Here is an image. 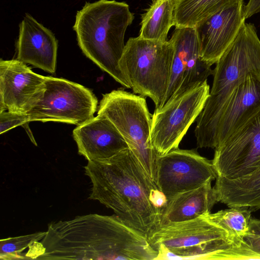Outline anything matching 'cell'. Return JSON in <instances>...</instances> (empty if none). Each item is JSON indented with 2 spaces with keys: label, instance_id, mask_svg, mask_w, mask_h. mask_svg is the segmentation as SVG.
<instances>
[{
  "label": "cell",
  "instance_id": "cell-25",
  "mask_svg": "<svg viewBox=\"0 0 260 260\" xmlns=\"http://www.w3.org/2000/svg\"><path fill=\"white\" fill-rule=\"evenodd\" d=\"M30 122L26 114H21L8 111L0 113V134L6 133L10 129L19 125L23 127Z\"/></svg>",
  "mask_w": 260,
  "mask_h": 260
},
{
  "label": "cell",
  "instance_id": "cell-14",
  "mask_svg": "<svg viewBox=\"0 0 260 260\" xmlns=\"http://www.w3.org/2000/svg\"><path fill=\"white\" fill-rule=\"evenodd\" d=\"M243 1L224 8L200 22L195 29L202 59L215 64L234 41L245 22Z\"/></svg>",
  "mask_w": 260,
  "mask_h": 260
},
{
  "label": "cell",
  "instance_id": "cell-19",
  "mask_svg": "<svg viewBox=\"0 0 260 260\" xmlns=\"http://www.w3.org/2000/svg\"><path fill=\"white\" fill-rule=\"evenodd\" d=\"M218 202L229 207L260 209V169L245 177L228 179L218 176L214 186Z\"/></svg>",
  "mask_w": 260,
  "mask_h": 260
},
{
  "label": "cell",
  "instance_id": "cell-6",
  "mask_svg": "<svg viewBox=\"0 0 260 260\" xmlns=\"http://www.w3.org/2000/svg\"><path fill=\"white\" fill-rule=\"evenodd\" d=\"M174 46L140 37L130 38L119 62L120 70L135 94L149 97L160 109L170 80Z\"/></svg>",
  "mask_w": 260,
  "mask_h": 260
},
{
  "label": "cell",
  "instance_id": "cell-26",
  "mask_svg": "<svg viewBox=\"0 0 260 260\" xmlns=\"http://www.w3.org/2000/svg\"><path fill=\"white\" fill-rule=\"evenodd\" d=\"M260 12V0H249L244 6V14L245 19Z\"/></svg>",
  "mask_w": 260,
  "mask_h": 260
},
{
  "label": "cell",
  "instance_id": "cell-5",
  "mask_svg": "<svg viewBox=\"0 0 260 260\" xmlns=\"http://www.w3.org/2000/svg\"><path fill=\"white\" fill-rule=\"evenodd\" d=\"M159 259H219L234 246L228 233L203 216L159 225L147 238Z\"/></svg>",
  "mask_w": 260,
  "mask_h": 260
},
{
  "label": "cell",
  "instance_id": "cell-9",
  "mask_svg": "<svg viewBox=\"0 0 260 260\" xmlns=\"http://www.w3.org/2000/svg\"><path fill=\"white\" fill-rule=\"evenodd\" d=\"M98 103L92 91L85 86L48 76L42 99L26 114L30 121H56L78 126L94 117Z\"/></svg>",
  "mask_w": 260,
  "mask_h": 260
},
{
  "label": "cell",
  "instance_id": "cell-2",
  "mask_svg": "<svg viewBox=\"0 0 260 260\" xmlns=\"http://www.w3.org/2000/svg\"><path fill=\"white\" fill-rule=\"evenodd\" d=\"M38 259L156 260L147 238L116 215L90 214L48 225Z\"/></svg>",
  "mask_w": 260,
  "mask_h": 260
},
{
  "label": "cell",
  "instance_id": "cell-24",
  "mask_svg": "<svg viewBox=\"0 0 260 260\" xmlns=\"http://www.w3.org/2000/svg\"><path fill=\"white\" fill-rule=\"evenodd\" d=\"M241 245L254 259H260V219L250 218L248 232Z\"/></svg>",
  "mask_w": 260,
  "mask_h": 260
},
{
  "label": "cell",
  "instance_id": "cell-8",
  "mask_svg": "<svg viewBox=\"0 0 260 260\" xmlns=\"http://www.w3.org/2000/svg\"><path fill=\"white\" fill-rule=\"evenodd\" d=\"M207 81L200 83L154 110L150 139L157 155L178 148L190 125L202 111L210 94Z\"/></svg>",
  "mask_w": 260,
  "mask_h": 260
},
{
  "label": "cell",
  "instance_id": "cell-13",
  "mask_svg": "<svg viewBox=\"0 0 260 260\" xmlns=\"http://www.w3.org/2000/svg\"><path fill=\"white\" fill-rule=\"evenodd\" d=\"M45 76L17 59L0 61V113L26 114L42 99Z\"/></svg>",
  "mask_w": 260,
  "mask_h": 260
},
{
  "label": "cell",
  "instance_id": "cell-3",
  "mask_svg": "<svg viewBox=\"0 0 260 260\" xmlns=\"http://www.w3.org/2000/svg\"><path fill=\"white\" fill-rule=\"evenodd\" d=\"M213 80L194 129L198 148L215 149L218 122L236 89L250 75L260 80V40L255 25L245 22L216 62Z\"/></svg>",
  "mask_w": 260,
  "mask_h": 260
},
{
  "label": "cell",
  "instance_id": "cell-1",
  "mask_svg": "<svg viewBox=\"0 0 260 260\" xmlns=\"http://www.w3.org/2000/svg\"><path fill=\"white\" fill-rule=\"evenodd\" d=\"M84 168L92 184L89 199L112 209L146 238L160 225L167 199L129 148L107 159L88 161Z\"/></svg>",
  "mask_w": 260,
  "mask_h": 260
},
{
  "label": "cell",
  "instance_id": "cell-15",
  "mask_svg": "<svg viewBox=\"0 0 260 260\" xmlns=\"http://www.w3.org/2000/svg\"><path fill=\"white\" fill-rule=\"evenodd\" d=\"M57 48L58 42L52 32L26 14L19 24L17 59L53 74L56 70Z\"/></svg>",
  "mask_w": 260,
  "mask_h": 260
},
{
  "label": "cell",
  "instance_id": "cell-10",
  "mask_svg": "<svg viewBox=\"0 0 260 260\" xmlns=\"http://www.w3.org/2000/svg\"><path fill=\"white\" fill-rule=\"evenodd\" d=\"M217 177L212 160L195 150L178 148L157 157L155 183L167 201Z\"/></svg>",
  "mask_w": 260,
  "mask_h": 260
},
{
  "label": "cell",
  "instance_id": "cell-20",
  "mask_svg": "<svg viewBox=\"0 0 260 260\" xmlns=\"http://www.w3.org/2000/svg\"><path fill=\"white\" fill-rule=\"evenodd\" d=\"M176 0H152L149 7L142 14L139 37L164 42L174 26V11Z\"/></svg>",
  "mask_w": 260,
  "mask_h": 260
},
{
  "label": "cell",
  "instance_id": "cell-21",
  "mask_svg": "<svg viewBox=\"0 0 260 260\" xmlns=\"http://www.w3.org/2000/svg\"><path fill=\"white\" fill-rule=\"evenodd\" d=\"M240 1L243 0H176L174 26L195 28L213 14Z\"/></svg>",
  "mask_w": 260,
  "mask_h": 260
},
{
  "label": "cell",
  "instance_id": "cell-18",
  "mask_svg": "<svg viewBox=\"0 0 260 260\" xmlns=\"http://www.w3.org/2000/svg\"><path fill=\"white\" fill-rule=\"evenodd\" d=\"M211 182L209 181L197 188L178 194L168 200L160 225L187 221L210 213L218 202Z\"/></svg>",
  "mask_w": 260,
  "mask_h": 260
},
{
  "label": "cell",
  "instance_id": "cell-12",
  "mask_svg": "<svg viewBox=\"0 0 260 260\" xmlns=\"http://www.w3.org/2000/svg\"><path fill=\"white\" fill-rule=\"evenodd\" d=\"M218 176L239 179L260 169V114L215 148Z\"/></svg>",
  "mask_w": 260,
  "mask_h": 260
},
{
  "label": "cell",
  "instance_id": "cell-17",
  "mask_svg": "<svg viewBox=\"0 0 260 260\" xmlns=\"http://www.w3.org/2000/svg\"><path fill=\"white\" fill-rule=\"evenodd\" d=\"M260 114V80L249 76L236 89L217 124L216 148Z\"/></svg>",
  "mask_w": 260,
  "mask_h": 260
},
{
  "label": "cell",
  "instance_id": "cell-4",
  "mask_svg": "<svg viewBox=\"0 0 260 260\" xmlns=\"http://www.w3.org/2000/svg\"><path fill=\"white\" fill-rule=\"evenodd\" d=\"M134 19L126 3L99 0L86 2L77 11L73 26L84 54L126 88L131 87L119 62L125 46V33Z\"/></svg>",
  "mask_w": 260,
  "mask_h": 260
},
{
  "label": "cell",
  "instance_id": "cell-16",
  "mask_svg": "<svg viewBox=\"0 0 260 260\" xmlns=\"http://www.w3.org/2000/svg\"><path fill=\"white\" fill-rule=\"evenodd\" d=\"M73 136L79 154L88 161L107 159L128 148L114 124L102 114L77 126Z\"/></svg>",
  "mask_w": 260,
  "mask_h": 260
},
{
  "label": "cell",
  "instance_id": "cell-22",
  "mask_svg": "<svg viewBox=\"0 0 260 260\" xmlns=\"http://www.w3.org/2000/svg\"><path fill=\"white\" fill-rule=\"evenodd\" d=\"M252 211L246 207H231L203 215L224 229L234 246L239 247L249 229Z\"/></svg>",
  "mask_w": 260,
  "mask_h": 260
},
{
  "label": "cell",
  "instance_id": "cell-23",
  "mask_svg": "<svg viewBox=\"0 0 260 260\" xmlns=\"http://www.w3.org/2000/svg\"><path fill=\"white\" fill-rule=\"evenodd\" d=\"M46 234V231L1 239L0 258L5 260L25 259L22 252L27 248L31 249L42 240Z\"/></svg>",
  "mask_w": 260,
  "mask_h": 260
},
{
  "label": "cell",
  "instance_id": "cell-7",
  "mask_svg": "<svg viewBox=\"0 0 260 260\" xmlns=\"http://www.w3.org/2000/svg\"><path fill=\"white\" fill-rule=\"evenodd\" d=\"M98 114L106 116L116 126L145 171L155 182L157 154L151 143V114L146 98L114 90L103 95Z\"/></svg>",
  "mask_w": 260,
  "mask_h": 260
},
{
  "label": "cell",
  "instance_id": "cell-11",
  "mask_svg": "<svg viewBox=\"0 0 260 260\" xmlns=\"http://www.w3.org/2000/svg\"><path fill=\"white\" fill-rule=\"evenodd\" d=\"M170 39L174 46V54L168 89L160 109L174 98L207 81L213 73L211 66L202 58L194 28H175Z\"/></svg>",
  "mask_w": 260,
  "mask_h": 260
}]
</instances>
